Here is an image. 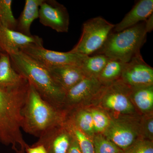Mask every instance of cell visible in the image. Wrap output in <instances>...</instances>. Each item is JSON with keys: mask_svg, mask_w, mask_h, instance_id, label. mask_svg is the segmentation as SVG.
<instances>
[{"mask_svg": "<svg viewBox=\"0 0 153 153\" xmlns=\"http://www.w3.org/2000/svg\"><path fill=\"white\" fill-rule=\"evenodd\" d=\"M30 83L0 88V142L11 145L16 153H25L30 147L22 132V110L27 95Z\"/></svg>", "mask_w": 153, "mask_h": 153, "instance_id": "obj_1", "label": "cell"}, {"mask_svg": "<svg viewBox=\"0 0 153 153\" xmlns=\"http://www.w3.org/2000/svg\"><path fill=\"white\" fill-rule=\"evenodd\" d=\"M9 56L16 71L27 79L45 101L60 110L66 92L53 79L48 69L21 51Z\"/></svg>", "mask_w": 153, "mask_h": 153, "instance_id": "obj_2", "label": "cell"}, {"mask_svg": "<svg viewBox=\"0 0 153 153\" xmlns=\"http://www.w3.org/2000/svg\"><path fill=\"white\" fill-rule=\"evenodd\" d=\"M22 115V128L39 138L64 121L62 111L45 101L30 83Z\"/></svg>", "mask_w": 153, "mask_h": 153, "instance_id": "obj_3", "label": "cell"}, {"mask_svg": "<svg viewBox=\"0 0 153 153\" xmlns=\"http://www.w3.org/2000/svg\"><path fill=\"white\" fill-rule=\"evenodd\" d=\"M148 33L145 22L119 32L110 34L98 54H103L111 59L124 63L140 53V49L146 41Z\"/></svg>", "mask_w": 153, "mask_h": 153, "instance_id": "obj_4", "label": "cell"}, {"mask_svg": "<svg viewBox=\"0 0 153 153\" xmlns=\"http://www.w3.org/2000/svg\"><path fill=\"white\" fill-rule=\"evenodd\" d=\"M114 26L100 16L89 19L83 24L82 35L78 43L69 52L89 56L98 51Z\"/></svg>", "mask_w": 153, "mask_h": 153, "instance_id": "obj_5", "label": "cell"}, {"mask_svg": "<svg viewBox=\"0 0 153 153\" xmlns=\"http://www.w3.org/2000/svg\"><path fill=\"white\" fill-rule=\"evenodd\" d=\"M20 51L46 68L62 66H81L86 55L70 52L52 51L44 48L43 45H35L23 48Z\"/></svg>", "mask_w": 153, "mask_h": 153, "instance_id": "obj_6", "label": "cell"}, {"mask_svg": "<svg viewBox=\"0 0 153 153\" xmlns=\"http://www.w3.org/2000/svg\"><path fill=\"white\" fill-rule=\"evenodd\" d=\"M40 23L57 33H67L70 18L66 7L55 0H43L40 6Z\"/></svg>", "mask_w": 153, "mask_h": 153, "instance_id": "obj_7", "label": "cell"}, {"mask_svg": "<svg viewBox=\"0 0 153 153\" xmlns=\"http://www.w3.org/2000/svg\"><path fill=\"white\" fill-rule=\"evenodd\" d=\"M120 79L130 87L153 85V68L139 53L125 63Z\"/></svg>", "mask_w": 153, "mask_h": 153, "instance_id": "obj_8", "label": "cell"}, {"mask_svg": "<svg viewBox=\"0 0 153 153\" xmlns=\"http://www.w3.org/2000/svg\"><path fill=\"white\" fill-rule=\"evenodd\" d=\"M63 125L61 124L45 133L33 146L43 145L47 153H67L72 134L68 126Z\"/></svg>", "mask_w": 153, "mask_h": 153, "instance_id": "obj_9", "label": "cell"}, {"mask_svg": "<svg viewBox=\"0 0 153 153\" xmlns=\"http://www.w3.org/2000/svg\"><path fill=\"white\" fill-rule=\"evenodd\" d=\"M43 45L42 38L37 36H27L8 29L0 23V48L8 55L33 45Z\"/></svg>", "mask_w": 153, "mask_h": 153, "instance_id": "obj_10", "label": "cell"}, {"mask_svg": "<svg viewBox=\"0 0 153 153\" xmlns=\"http://www.w3.org/2000/svg\"><path fill=\"white\" fill-rule=\"evenodd\" d=\"M103 86L97 78L85 77L66 91L63 104L68 106H76L98 95Z\"/></svg>", "mask_w": 153, "mask_h": 153, "instance_id": "obj_11", "label": "cell"}, {"mask_svg": "<svg viewBox=\"0 0 153 153\" xmlns=\"http://www.w3.org/2000/svg\"><path fill=\"white\" fill-rule=\"evenodd\" d=\"M105 132L106 138L124 152L134 143L137 132L131 126L123 123L111 121Z\"/></svg>", "mask_w": 153, "mask_h": 153, "instance_id": "obj_12", "label": "cell"}, {"mask_svg": "<svg viewBox=\"0 0 153 153\" xmlns=\"http://www.w3.org/2000/svg\"><path fill=\"white\" fill-rule=\"evenodd\" d=\"M65 92L86 77L80 66L62 65L46 68Z\"/></svg>", "mask_w": 153, "mask_h": 153, "instance_id": "obj_13", "label": "cell"}, {"mask_svg": "<svg viewBox=\"0 0 153 153\" xmlns=\"http://www.w3.org/2000/svg\"><path fill=\"white\" fill-rule=\"evenodd\" d=\"M153 0H140L118 24L115 25L114 32H119L140 22H145L153 15Z\"/></svg>", "mask_w": 153, "mask_h": 153, "instance_id": "obj_14", "label": "cell"}, {"mask_svg": "<svg viewBox=\"0 0 153 153\" xmlns=\"http://www.w3.org/2000/svg\"><path fill=\"white\" fill-rule=\"evenodd\" d=\"M27 82L13 68L8 54L3 52L0 57V88L16 87Z\"/></svg>", "mask_w": 153, "mask_h": 153, "instance_id": "obj_15", "label": "cell"}, {"mask_svg": "<svg viewBox=\"0 0 153 153\" xmlns=\"http://www.w3.org/2000/svg\"><path fill=\"white\" fill-rule=\"evenodd\" d=\"M43 0H26L25 7L17 19L16 31L27 36H32L30 27L34 20L39 18L40 6Z\"/></svg>", "mask_w": 153, "mask_h": 153, "instance_id": "obj_16", "label": "cell"}, {"mask_svg": "<svg viewBox=\"0 0 153 153\" xmlns=\"http://www.w3.org/2000/svg\"><path fill=\"white\" fill-rule=\"evenodd\" d=\"M130 87L132 98L142 111L148 112L153 108V85Z\"/></svg>", "mask_w": 153, "mask_h": 153, "instance_id": "obj_17", "label": "cell"}, {"mask_svg": "<svg viewBox=\"0 0 153 153\" xmlns=\"http://www.w3.org/2000/svg\"><path fill=\"white\" fill-rule=\"evenodd\" d=\"M109 59V57L103 54H97L93 56H86L80 67L86 77L97 78Z\"/></svg>", "mask_w": 153, "mask_h": 153, "instance_id": "obj_18", "label": "cell"}, {"mask_svg": "<svg viewBox=\"0 0 153 153\" xmlns=\"http://www.w3.org/2000/svg\"><path fill=\"white\" fill-rule=\"evenodd\" d=\"M125 63L117 59L110 58L97 79L103 85L117 81L121 76Z\"/></svg>", "mask_w": 153, "mask_h": 153, "instance_id": "obj_19", "label": "cell"}, {"mask_svg": "<svg viewBox=\"0 0 153 153\" xmlns=\"http://www.w3.org/2000/svg\"><path fill=\"white\" fill-rule=\"evenodd\" d=\"M70 123L88 137L93 136L94 129L90 111L80 110L75 113Z\"/></svg>", "mask_w": 153, "mask_h": 153, "instance_id": "obj_20", "label": "cell"}, {"mask_svg": "<svg viewBox=\"0 0 153 153\" xmlns=\"http://www.w3.org/2000/svg\"><path fill=\"white\" fill-rule=\"evenodd\" d=\"M12 0H0V23L8 29L16 31L17 19L12 11Z\"/></svg>", "mask_w": 153, "mask_h": 153, "instance_id": "obj_21", "label": "cell"}, {"mask_svg": "<svg viewBox=\"0 0 153 153\" xmlns=\"http://www.w3.org/2000/svg\"><path fill=\"white\" fill-rule=\"evenodd\" d=\"M67 126L76 139L82 153H95L92 141L86 135L70 123Z\"/></svg>", "mask_w": 153, "mask_h": 153, "instance_id": "obj_22", "label": "cell"}, {"mask_svg": "<svg viewBox=\"0 0 153 153\" xmlns=\"http://www.w3.org/2000/svg\"><path fill=\"white\" fill-rule=\"evenodd\" d=\"M93 143L95 153H124L113 143L101 135L94 137Z\"/></svg>", "mask_w": 153, "mask_h": 153, "instance_id": "obj_23", "label": "cell"}, {"mask_svg": "<svg viewBox=\"0 0 153 153\" xmlns=\"http://www.w3.org/2000/svg\"><path fill=\"white\" fill-rule=\"evenodd\" d=\"M90 112L92 116L95 132L105 131L111 122L108 117L104 113L98 110H91Z\"/></svg>", "mask_w": 153, "mask_h": 153, "instance_id": "obj_24", "label": "cell"}, {"mask_svg": "<svg viewBox=\"0 0 153 153\" xmlns=\"http://www.w3.org/2000/svg\"><path fill=\"white\" fill-rule=\"evenodd\" d=\"M124 153H153L152 143L147 140L140 141L134 143Z\"/></svg>", "mask_w": 153, "mask_h": 153, "instance_id": "obj_25", "label": "cell"}, {"mask_svg": "<svg viewBox=\"0 0 153 153\" xmlns=\"http://www.w3.org/2000/svg\"><path fill=\"white\" fill-rule=\"evenodd\" d=\"M67 153H82L78 143L73 134H72V139L71 140L70 146L68 148Z\"/></svg>", "mask_w": 153, "mask_h": 153, "instance_id": "obj_26", "label": "cell"}, {"mask_svg": "<svg viewBox=\"0 0 153 153\" xmlns=\"http://www.w3.org/2000/svg\"><path fill=\"white\" fill-rule=\"evenodd\" d=\"M27 153H47L46 149L43 145H36L29 147L26 150Z\"/></svg>", "mask_w": 153, "mask_h": 153, "instance_id": "obj_27", "label": "cell"}, {"mask_svg": "<svg viewBox=\"0 0 153 153\" xmlns=\"http://www.w3.org/2000/svg\"><path fill=\"white\" fill-rule=\"evenodd\" d=\"M145 131L149 137L152 140L153 136V120L150 118L146 122L145 125Z\"/></svg>", "mask_w": 153, "mask_h": 153, "instance_id": "obj_28", "label": "cell"}, {"mask_svg": "<svg viewBox=\"0 0 153 153\" xmlns=\"http://www.w3.org/2000/svg\"><path fill=\"white\" fill-rule=\"evenodd\" d=\"M145 23L147 32L148 33H150L153 29V15L149 17Z\"/></svg>", "mask_w": 153, "mask_h": 153, "instance_id": "obj_29", "label": "cell"}, {"mask_svg": "<svg viewBox=\"0 0 153 153\" xmlns=\"http://www.w3.org/2000/svg\"><path fill=\"white\" fill-rule=\"evenodd\" d=\"M3 52H3V50H2L0 48V57H1V54L3 53Z\"/></svg>", "mask_w": 153, "mask_h": 153, "instance_id": "obj_30", "label": "cell"}]
</instances>
